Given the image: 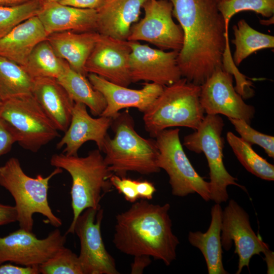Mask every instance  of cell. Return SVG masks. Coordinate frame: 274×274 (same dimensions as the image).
<instances>
[{
	"label": "cell",
	"mask_w": 274,
	"mask_h": 274,
	"mask_svg": "<svg viewBox=\"0 0 274 274\" xmlns=\"http://www.w3.org/2000/svg\"><path fill=\"white\" fill-rule=\"evenodd\" d=\"M42 274H83L78 255L65 247L39 265Z\"/></svg>",
	"instance_id": "32"
},
{
	"label": "cell",
	"mask_w": 274,
	"mask_h": 274,
	"mask_svg": "<svg viewBox=\"0 0 274 274\" xmlns=\"http://www.w3.org/2000/svg\"><path fill=\"white\" fill-rule=\"evenodd\" d=\"M128 42L131 48L129 71L132 83L144 81L165 87L182 77L177 60L179 51H165L139 42Z\"/></svg>",
	"instance_id": "15"
},
{
	"label": "cell",
	"mask_w": 274,
	"mask_h": 274,
	"mask_svg": "<svg viewBox=\"0 0 274 274\" xmlns=\"http://www.w3.org/2000/svg\"><path fill=\"white\" fill-rule=\"evenodd\" d=\"M221 1V0H217V2H219V1Z\"/></svg>",
	"instance_id": "46"
},
{
	"label": "cell",
	"mask_w": 274,
	"mask_h": 274,
	"mask_svg": "<svg viewBox=\"0 0 274 274\" xmlns=\"http://www.w3.org/2000/svg\"><path fill=\"white\" fill-rule=\"evenodd\" d=\"M170 204H154L141 199L116 216L113 242L121 252L146 255L168 266L176 259L179 244L172 230Z\"/></svg>",
	"instance_id": "2"
},
{
	"label": "cell",
	"mask_w": 274,
	"mask_h": 274,
	"mask_svg": "<svg viewBox=\"0 0 274 274\" xmlns=\"http://www.w3.org/2000/svg\"><path fill=\"white\" fill-rule=\"evenodd\" d=\"M47 37L38 16L32 17L0 39V56L23 66L34 48Z\"/></svg>",
	"instance_id": "22"
},
{
	"label": "cell",
	"mask_w": 274,
	"mask_h": 274,
	"mask_svg": "<svg viewBox=\"0 0 274 274\" xmlns=\"http://www.w3.org/2000/svg\"><path fill=\"white\" fill-rule=\"evenodd\" d=\"M42 6L41 0H30L16 5L0 6V39L22 22L37 16Z\"/></svg>",
	"instance_id": "30"
},
{
	"label": "cell",
	"mask_w": 274,
	"mask_h": 274,
	"mask_svg": "<svg viewBox=\"0 0 274 274\" xmlns=\"http://www.w3.org/2000/svg\"><path fill=\"white\" fill-rule=\"evenodd\" d=\"M200 85L182 77L165 86L160 95L143 114L145 130L152 138L173 127L196 130L204 117L200 102Z\"/></svg>",
	"instance_id": "6"
},
{
	"label": "cell",
	"mask_w": 274,
	"mask_h": 274,
	"mask_svg": "<svg viewBox=\"0 0 274 274\" xmlns=\"http://www.w3.org/2000/svg\"><path fill=\"white\" fill-rule=\"evenodd\" d=\"M137 191L140 198L150 200L156 192V188L153 184L147 181H138Z\"/></svg>",
	"instance_id": "39"
},
{
	"label": "cell",
	"mask_w": 274,
	"mask_h": 274,
	"mask_svg": "<svg viewBox=\"0 0 274 274\" xmlns=\"http://www.w3.org/2000/svg\"><path fill=\"white\" fill-rule=\"evenodd\" d=\"M37 16L48 36L64 31H96V10L77 8L58 2H42Z\"/></svg>",
	"instance_id": "19"
},
{
	"label": "cell",
	"mask_w": 274,
	"mask_h": 274,
	"mask_svg": "<svg viewBox=\"0 0 274 274\" xmlns=\"http://www.w3.org/2000/svg\"><path fill=\"white\" fill-rule=\"evenodd\" d=\"M66 235L57 228L40 239L32 231L20 229L0 237V265L8 262L39 267L64 247Z\"/></svg>",
	"instance_id": "11"
},
{
	"label": "cell",
	"mask_w": 274,
	"mask_h": 274,
	"mask_svg": "<svg viewBox=\"0 0 274 274\" xmlns=\"http://www.w3.org/2000/svg\"><path fill=\"white\" fill-rule=\"evenodd\" d=\"M223 210L216 203L211 209V221L206 232L190 231L188 241L202 254L209 274H227L222 262V246L221 232Z\"/></svg>",
	"instance_id": "24"
},
{
	"label": "cell",
	"mask_w": 274,
	"mask_h": 274,
	"mask_svg": "<svg viewBox=\"0 0 274 274\" xmlns=\"http://www.w3.org/2000/svg\"><path fill=\"white\" fill-rule=\"evenodd\" d=\"M273 20H274L273 16H272L269 17V18H268V19H266V20L260 19L259 21H260V23L263 25H268L270 24H273V22H274Z\"/></svg>",
	"instance_id": "43"
},
{
	"label": "cell",
	"mask_w": 274,
	"mask_h": 274,
	"mask_svg": "<svg viewBox=\"0 0 274 274\" xmlns=\"http://www.w3.org/2000/svg\"><path fill=\"white\" fill-rule=\"evenodd\" d=\"M111 127L114 136L107 135L102 151L110 172L121 177H125L128 172L142 175L160 172L155 140L144 138L135 131L133 118L127 110L112 118Z\"/></svg>",
	"instance_id": "3"
},
{
	"label": "cell",
	"mask_w": 274,
	"mask_h": 274,
	"mask_svg": "<svg viewBox=\"0 0 274 274\" xmlns=\"http://www.w3.org/2000/svg\"><path fill=\"white\" fill-rule=\"evenodd\" d=\"M32 94L58 131L65 132L75 102L57 79H35Z\"/></svg>",
	"instance_id": "21"
},
{
	"label": "cell",
	"mask_w": 274,
	"mask_h": 274,
	"mask_svg": "<svg viewBox=\"0 0 274 274\" xmlns=\"http://www.w3.org/2000/svg\"><path fill=\"white\" fill-rule=\"evenodd\" d=\"M57 80L75 103L86 105L94 116L101 115L107 106L106 99L93 87L87 77L75 71L67 63Z\"/></svg>",
	"instance_id": "25"
},
{
	"label": "cell",
	"mask_w": 274,
	"mask_h": 274,
	"mask_svg": "<svg viewBox=\"0 0 274 274\" xmlns=\"http://www.w3.org/2000/svg\"><path fill=\"white\" fill-rule=\"evenodd\" d=\"M17 213L15 206L0 203V226L17 221Z\"/></svg>",
	"instance_id": "38"
},
{
	"label": "cell",
	"mask_w": 274,
	"mask_h": 274,
	"mask_svg": "<svg viewBox=\"0 0 274 274\" xmlns=\"http://www.w3.org/2000/svg\"><path fill=\"white\" fill-rule=\"evenodd\" d=\"M42 2H58L59 0H41Z\"/></svg>",
	"instance_id": "44"
},
{
	"label": "cell",
	"mask_w": 274,
	"mask_h": 274,
	"mask_svg": "<svg viewBox=\"0 0 274 274\" xmlns=\"http://www.w3.org/2000/svg\"><path fill=\"white\" fill-rule=\"evenodd\" d=\"M224 125L223 120L219 115L207 114L194 132L183 140V145L189 150L204 154L210 169V200L219 204L228 199V186L235 185L246 190L224 166L222 136Z\"/></svg>",
	"instance_id": "7"
},
{
	"label": "cell",
	"mask_w": 274,
	"mask_h": 274,
	"mask_svg": "<svg viewBox=\"0 0 274 274\" xmlns=\"http://www.w3.org/2000/svg\"><path fill=\"white\" fill-rule=\"evenodd\" d=\"M217 5L228 27L231 18L240 12L253 11L266 18L274 15V0H221Z\"/></svg>",
	"instance_id": "31"
},
{
	"label": "cell",
	"mask_w": 274,
	"mask_h": 274,
	"mask_svg": "<svg viewBox=\"0 0 274 274\" xmlns=\"http://www.w3.org/2000/svg\"><path fill=\"white\" fill-rule=\"evenodd\" d=\"M67 63L57 56L47 39L39 43L22 66L33 79L51 78L58 79Z\"/></svg>",
	"instance_id": "26"
},
{
	"label": "cell",
	"mask_w": 274,
	"mask_h": 274,
	"mask_svg": "<svg viewBox=\"0 0 274 274\" xmlns=\"http://www.w3.org/2000/svg\"><path fill=\"white\" fill-rule=\"evenodd\" d=\"M30 0H0V6H8L20 4Z\"/></svg>",
	"instance_id": "42"
},
{
	"label": "cell",
	"mask_w": 274,
	"mask_h": 274,
	"mask_svg": "<svg viewBox=\"0 0 274 274\" xmlns=\"http://www.w3.org/2000/svg\"><path fill=\"white\" fill-rule=\"evenodd\" d=\"M107 0H59L62 5L83 9L98 10Z\"/></svg>",
	"instance_id": "36"
},
{
	"label": "cell",
	"mask_w": 274,
	"mask_h": 274,
	"mask_svg": "<svg viewBox=\"0 0 274 274\" xmlns=\"http://www.w3.org/2000/svg\"><path fill=\"white\" fill-rule=\"evenodd\" d=\"M39 267L22 266L11 263L0 265V274H39Z\"/></svg>",
	"instance_id": "37"
},
{
	"label": "cell",
	"mask_w": 274,
	"mask_h": 274,
	"mask_svg": "<svg viewBox=\"0 0 274 274\" xmlns=\"http://www.w3.org/2000/svg\"><path fill=\"white\" fill-rule=\"evenodd\" d=\"M87 78L93 87L104 96L107 106L100 116L114 118L123 109L134 108L144 113L163 90L164 86L151 82L140 89H133L115 84L95 74Z\"/></svg>",
	"instance_id": "17"
},
{
	"label": "cell",
	"mask_w": 274,
	"mask_h": 274,
	"mask_svg": "<svg viewBox=\"0 0 274 274\" xmlns=\"http://www.w3.org/2000/svg\"><path fill=\"white\" fill-rule=\"evenodd\" d=\"M0 118L15 130L19 145L32 152L60 136L32 93L3 101Z\"/></svg>",
	"instance_id": "8"
},
{
	"label": "cell",
	"mask_w": 274,
	"mask_h": 274,
	"mask_svg": "<svg viewBox=\"0 0 274 274\" xmlns=\"http://www.w3.org/2000/svg\"><path fill=\"white\" fill-rule=\"evenodd\" d=\"M50 164L64 169L70 175L71 205L73 218L65 234L74 233V227L79 216L86 209L99 210L103 196L110 191L112 185L110 177L113 174L106 164L101 151L95 149L85 157L53 154Z\"/></svg>",
	"instance_id": "4"
},
{
	"label": "cell",
	"mask_w": 274,
	"mask_h": 274,
	"mask_svg": "<svg viewBox=\"0 0 274 274\" xmlns=\"http://www.w3.org/2000/svg\"><path fill=\"white\" fill-rule=\"evenodd\" d=\"M62 171L55 167L47 177L38 175L32 178L24 172L19 159L15 157L10 158L0 166V185L14 198L20 228L32 231L35 213L45 216L55 227L61 226V219L53 213L49 204L48 192L50 180Z\"/></svg>",
	"instance_id": "5"
},
{
	"label": "cell",
	"mask_w": 274,
	"mask_h": 274,
	"mask_svg": "<svg viewBox=\"0 0 274 274\" xmlns=\"http://www.w3.org/2000/svg\"><path fill=\"white\" fill-rule=\"evenodd\" d=\"M150 257L146 255L134 256V261L131 264V274H141L144 269L151 263Z\"/></svg>",
	"instance_id": "40"
},
{
	"label": "cell",
	"mask_w": 274,
	"mask_h": 274,
	"mask_svg": "<svg viewBox=\"0 0 274 274\" xmlns=\"http://www.w3.org/2000/svg\"><path fill=\"white\" fill-rule=\"evenodd\" d=\"M147 0H107L97 10L96 31L101 35L127 41L132 25L138 22Z\"/></svg>",
	"instance_id": "20"
},
{
	"label": "cell",
	"mask_w": 274,
	"mask_h": 274,
	"mask_svg": "<svg viewBox=\"0 0 274 274\" xmlns=\"http://www.w3.org/2000/svg\"><path fill=\"white\" fill-rule=\"evenodd\" d=\"M33 80L21 65L0 56V99L32 93Z\"/></svg>",
	"instance_id": "28"
},
{
	"label": "cell",
	"mask_w": 274,
	"mask_h": 274,
	"mask_svg": "<svg viewBox=\"0 0 274 274\" xmlns=\"http://www.w3.org/2000/svg\"><path fill=\"white\" fill-rule=\"evenodd\" d=\"M183 32L178 62L182 77L201 85L218 68L229 50L228 27L217 0H168Z\"/></svg>",
	"instance_id": "1"
},
{
	"label": "cell",
	"mask_w": 274,
	"mask_h": 274,
	"mask_svg": "<svg viewBox=\"0 0 274 274\" xmlns=\"http://www.w3.org/2000/svg\"><path fill=\"white\" fill-rule=\"evenodd\" d=\"M144 17L134 23L128 41H144L162 50L180 51L183 32L173 18V5L168 0H147L143 5Z\"/></svg>",
	"instance_id": "10"
},
{
	"label": "cell",
	"mask_w": 274,
	"mask_h": 274,
	"mask_svg": "<svg viewBox=\"0 0 274 274\" xmlns=\"http://www.w3.org/2000/svg\"><path fill=\"white\" fill-rule=\"evenodd\" d=\"M241 138L251 146L256 144L265 151L270 158H274V137L260 132L242 119L228 118Z\"/></svg>",
	"instance_id": "33"
},
{
	"label": "cell",
	"mask_w": 274,
	"mask_h": 274,
	"mask_svg": "<svg viewBox=\"0 0 274 274\" xmlns=\"http://www.w3.org/2000/svg\"><path fill=\"white\" fill-rule=\"evenodd\" d=\"M178 128L166 129L155 138L158 150L157 165L169 177L173 195L184 197L195 193L210 200V185L196 172L183 149Z\"/></svg>",
	"instance_id": "9"
},
{
	"label": "cell",
	"mask_w": 274,
	"mask_h": 274,
	"mask_svg": "<svg viewBox=\"0 0 274 274\" xmlns=\"http://www.w3.org/2000/svg\"><path fill=\"white\" fill-rule=\"evenodd\" d=\"M112 122L111 117H91L87 112L86 105L75 103L70 125L57 143L56 148L60 149L64 146L62 153L76 156L85 143L93 141L98 149L102 152Z\"/></svg>",
	"instance_id": "18"
},
{
	"label": "cell",
	"mask_w": 274,
	"mask_h": 274,
	"mask_svg": "<svg viewBox=\"0 0 274 274\" xmlns=\"http://www.w3.org/2000/svg\"><path fill=\"white\" fill-rule=\"evenodd\" d=\"M110 181L112 186L128 201L133 203L140 198L136 188L138 180L126 177H121L113 174L110 177Z\"/></svg>",
	"instance_id": "34"
},
{
	"label": "cell",
	"mask_w": 274,
	"mask_h": 274,
	"mask_svg": "<svg viewBox=\"0 0 274 274\" xmlns=\"http://www.w3.org/2000/svg\"><path fill=\"white\" fill-rule=\"evenodd\" d=\"M18 137L13 127L0 118V156L9 152Z\"/></svg>",
	"instance_id": "35"
},
{
	"label": "cell",
	"mask_w": 274,
	"mask_h": 274,
	"mask_svg": "<svg viewBox=\"0 0 274 274\" xmlns=\"http://www.w3.org/2000/svg\"><path fill=\"white\" fill-rule=\"evenodd\" d=\"M221 241L226 251L230 250L232 242L234 244V253L238 256L236 274L241 273L245 266L249 267L254 255L269 249L252 229L248 213L233 199L229 201L222 212Z\"/></svg>",
	"instance_id": "13"
},
{
	"label": "cell",
	"mask_w": 274,
	"mask_h": 274,
	"mask_svg": "<svg viewBox=\"0 0 274 274\" xmlns=\"http://www.w3.org/2000/svg\"><path fill=\"white\" fill-rule=\"evenodd\" d=\"M131 48L127 41L100 34L85 65L86 74H95L115 84L128 87Z\"/></svg>",
	"instance_id": "16"
},
{
	"label": "cell",
	"mask_w": 274,
	"mask_h": 274,
	"mask_svg": "<svg viewBox=\"0 0 274 274\" xmlns=\"http://www.w3.org/2000/svg\"><path fill=\"white\" fill-rule=\"evenodd\" d=\"M103 210L85 209L78 217L74 231L79 238V259L83 274H118L113 257L106 250L101 233Z\"/></svg>",
	"instance_id": "12"
},
{
	"label": "cell",
	"mask_w": 274,
	"mask_h": 274,
	"mask_svg": "<svg viewBox=\"0 0 274 274\" xmlns=\"http://www.w3.org/2000/svg\"><path fill=\"white\" fill-rule=\"evenodd\" d=\"M234 39L231 42L235 46L232 61L235 65L254 52L263 49L274 48V37L260 32L252 28L244 19L233 26Z\"/></svg>",
	"instance_id": "27"
},
{
	"label": "cell",
	"mask_w": 274,
	"mask_h": 274,
	"mask_svg": "<svg viewBox=\"0 0 274 274\" xmlns=\"http://www.w3.org/2000/svg\"><path fill=\"white\" fill-rule=\"evenodd\" d=\"M3 101L0 99V110L1 109V107L2 106Z\"/></svg>",
	"instance_id": "45"
},
{
	"label": "cell",
	"mask_w": 274,
	"mask_h": 274,
	"mask_svg": "<svg viewBox=\"0 0 274 274\" xmlns=\"http://www.w3.org/2000/svg\"><path fill=\"white\" fill-rule=\"evenodd\" d=\"M263 254L265 255L264 260L266 263L267 270V273H273L274 271V253L273 252L267 250Z\"/></svg>",
	"instance_id": "41"
},
{
	"label": "cell",
	"mask_w": 274,
	"mask_h": 274,
	"mask_svg": "<svg viewBox=\"0 0 274 274\" xmlns=\"http://www.w3.org/2000/svg\"><path fill=\"white\" fill-rule=\"evenodd\" d=\"M232 74L223 67L216 70L200 85V102L208 115L222 114L250 124L255 110L245 102L233 84Z\"/></svg>",
	"instance_id": "14"
},
{
	"label": "cell",
	"mask_w": 274,
	"mask_h": 274,
	"mask_svg": "<svg viewBox=\"0 0 274 274\" xmlns=\"http://www.w3.org/2000/svg\"><path fill=\"white\" fill-rule=\"evenodd\" d=\"M226 138L237 159L250 173L264 180H274V166L256 153L252 146L231 132Z\"/></svg>",
	"instance_id": "29"
},
{
	"label": "cell",
	"mask_w": 274,
	"mask_h": 274,
	"mask_svg": "<svg viewBox=\"0 0 274 274\" xmlns=\"http://www.w3.org/2000/svg\"><path fill=\"white\" fill-rule=\"evenodd\" d=\"M99 36L97 31H64L50 34L47 39L57 56L87 77L85 65Z\"/></svg>",
	"instance_id": "23"
}]
</instances>
